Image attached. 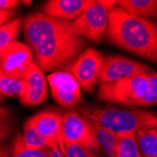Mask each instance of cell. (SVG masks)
<instances>
[{"instance_id":"6da1fadb","label":"cell","mask_w":157,"mask_h":157,"mask_svg":"<svg viewBox=\"0 0 157 157\" xmlns=\"http://www.w3.org/2000/svg\"><path fill=\"white\" fill-rule=\"evenodd\" d=\"M73 22L33 12L24 21L25 38L42 73L58 72L77 59L87 45L73 28Z\"/></svg>"},{"instance_id":"7a4b0ae2","label":"cell","mask_w":157,"mask_h":157,"mask_svg":"<svg viewBox=\"0 0 157 157\" xmlns=\"http://www.w3.org/2000/svg\"><path fill=\"white\" fill-rule=\"evenodd\" d=\"M107 37L112 44L157 63V23L115 7L109 14Z\"/></svg>"},{"instance_id":"3957f363","label":"cell","mask_w":157,"mask_h":157,"mask_svg":"<svg viewBox=\"0 0 157 157\" xmlns=\"http://www.w3.org/2000/svg\"><path fill=\"white\" fill-rule=\"evenodd\" d=\"M81 115L95 121L117 136L136 134L155 128L157 116L149 110L114 106H86L79 108Z\"/></svg>"},{"instance_id":"277c9868","label":"cell","mask_w":157,"mask_h":157,"mask_svg":"<svg viewBox=\"0 0 157 157\" xmlns=\"http://www.w3.org/2000/svg\"><path fill=\"white\" fill-rule=\"evenodd\" d=\"M119 0H98L73 23V28L81 37L93 42L100 41L107 34L110 11L118 7Z\"/></svg>"},{"instance_id":"5b68a950","label":"cell","mask_w":157,"mask_h":157,"mask_svg":"<svg viewBox=\"0 0 157 157\" xmlns=\"http://www.w3.org/2000/svg\"><path fill=\"white\" fill-rule=\"evenodd\" d=\"M150 88L148 75L100 84L97 97L100 101L134 106Z\"/></svg>"},{"instance_id":"8992f818","label":"cell","mask_w":157,"mask_h":157,"mask_svg":"<svg viewBox=\"0 0 157 157\" xmlns=\"http://www.w3.org/2000/svg\"><path fill=\"white\" fill-rule=\"evenodd\" d=\"M62 137L63 142L82 145L95 154L101 151L90 121L77 111L69 110L63 114Z\"/></svg>"},{"instance_id":"52a82bcc","label":"cell","mask_w":157,"mask_h":157,"mask_svg":"<svg viewBox=\"0 0 157 157\" xmlns=\"http://www.w3.org/2000/svg\"><path fill=\"white\" fill-rule=\"evenodd\" d=\"M104 59L99 51L87 48L68 67V72L76 78L84 91L91 92L95 83L100 79Z\"/></svg>"},{"instance_id":"ba28073f","label":"cell","mask_w":157,"mask_h":157,"mask_svg":"<svg viewBox=\"0 0 157 157\" xmlns=\"http://www.w3.org/2000/svg\"><path fill=\"white\" fill-rule=\"evenodd\" d=\"M1 75L24 79L34 62L31 48L21 41L15 40L0 51Z\"/></svg>"},{"instance_id":"9c48e42d","label":"cell","mask_w":157,"mask_h":157,"mask_svg":"<svg viewBox=\"0 0 157 157\" xmlns=\"http://www.w3.org/2000/svg\"><path fill=\"white\" fill-rule=\"evenodd\" d=\"M151 70L146 65L121 56H108L104 59L100 84L112 83L125 78L149 75Z\"/></svg>"},{"instance_id":"30bf717a","label":"cell","mask_w":157,"mask_h":157,"mask_svg":"<svg viewBox=\"0 0 157 157\" xmlns=\"http://www.w3.org/2000/svg\"><path fill=\"white\" fill-rule=\"evenodd\" d=\"M47 81L56 104L64 107H72L81 103V86L72 74L58 71L49 75Z\"/></svg>"},{"instance_id":"8fae6325","label":"cell","mask_w":157,"mask_h":157,"mask_svg":"<svg viewBox=\"0 0 157 157\" xmlns=\"http://www.w3.org/2000/svg\"><path fill=\"white\" fill-rule=\"evenodd\" d=\"M45 137L53 151H59L63 144V115L55 111H41L26 121Z\"/></svg>"},{"instance_id":"7c38bea8","label":"cell","mask_w":157,"mask_h":157,"mask_svg":"<svg viewBox=\"0 0 157 157\" xmlns=\"http://www.w3.org/2000/svg\"><path fill=\"white\" fill-rule=\"evenodd\" d=\"M25 88L19 96L20 102L25 106L41 104L47 97V82L44 74L34 63L24 78Z\"/></svg>"},{"instance_id":"4fadbf2b","label":"cell","mask_w":157,"mask_h":157,"mask_svg":"<svg viewBox=\"0 0 157 157\" xmlns=\"http://www.w3.org/2000/svg\"><path fill=\"white\" fill-rule=\"evenodd\" d=\"M94 2L93 0H49L42 7V12L56 19L74 22Z\"/></svg>"},{"instance_id":"5bb4252c","label":"cell","mask_w":157,"mask_h":157,"mask_svg":"<svg viewBox=\"0 0 157 157\" xmlns=\"http://www.w3.org/2000/svg\"><path fill=\"white\" fill-rule=\"evenodd\" d=\"M118 7L138 17L157 19V0H119Z\"/></svg>"},{"instance_id":"9a60e30c","label":"cell","mask_w":157,"mask_h":157,"mask_svg":"<svg viewBox=\"0 0 157 157\" xmlns=\"http://www.w3.org/2000/svg\"><path fill=\"white\" fill-rule=\"evenodd\" d=\"M94 129L97 141L108 157H119L118 153V136L108 131L99 123L90 121Z\"/></svg>"},{"instance_id":"2e32d148","label":"cell","mask_w":157,"mask_h":157,"mask_svg":"<svg viewBox=\"0 0 157 157\" xmlns=\"http://www.w3.org/2000/svg\"><path fill=\"white\" fill-rule=\"evenodd\" d=\"M137 145L142 157H157V131L155 128L138 131Z\"/></svg>"},{"instance_id":"e0dca14e","label":"cell","mask_w":157,"mask_h":157,"mask_svg":"<svg viewBox=\"0 0 157 157\" xmlns=\"http://www.w3.org/2000/svg\"><path fill=\"white\" fill-rule=\"evenodd\" d=\"M119 157H142L136 134H125L118 136Z\"/></svg>"},{"instance_id":"ac0fdd59","label":"cell","mask_w":157,"mask_h":157,"mask_svg":"<svg viewBox=\"0 0 157 157\" xmlns=\"http://www.w3.org/2000/svg\"><path fill=\"white\" fill-rule=\"evenodd\" d=\"M50 148L28 149L24 141L22 135H17L12 144V157H48Z\"/></svg>"},{"instance_id":"d6986e66","label":"cell","mask_w":157,"mask_h":157,"mask_svg":"<svg viewBox=\"0 0 157 157\" xmlns=\"http://www.w3.org/2000/svg\"><path fill=\"white\" fill-rule=\"evenodd\" d=\"M21 17H15L0 27V51L15 41L21 27Z\"/></svg>"},{"instance_id":"ffe728a7","label":"cell","mask_w":157,"mask_h":157,"mask_svg":"<svg viewBox=\"0 0 157 157\" xmlns=\"http://www.w3.org/2000/svg\"><path fill=\"white\" fill-rule=\"evenodd\" d=\"M24 141L28 149H44L50 148L51 144L49 141L42 136L33 126L28 124L27 122L24 125Z\"/></svg>"},{"instance_id":"44dd1931","label":"cell","mask_w":157,"mask_h":157,"mask_svg":"<svg viewBox=\"0 0 157 157\" xmlns=\"http://www.w3.org/2000/svg\"><path fill=\"white\" fill-rule=\"evenodd\" d=\"M25 88L24 79L1 75L0 76V91L3 96H20Z\"/></svg>"},{"instance_id":"7402d4cb","label":"cell","mask_w":157,"mask_h":157,"mask_svg":"<svg viewBox=\"0 0 157 157\" xmlns=\"http://www.w3.org/2000/svg\"><path fill=\"white\" fill-rule=\"evenodd\" d=\"M148 78L150 81L149 90L144 95V97L138 100L134 106L146 107L157 105V73L151 71L148 75Z\"/></svg>"},{"instance_id":"603a6c76","label":"cell","mask_w":157,"mask_h":157,"mask_svg":"<svg viewBox=\"0 0 157 157\" xmlns=\"http://www.w3.org/2000/svg\"><path fill=\"white\" fill-rule=\"evenodd\" d=\"M64 157H100L89 149L82 145L75 143L63 142L62 146L59 148Z\"/></svg>"},{"instance_id":"cb8c5ba5","label":"cell","mask_w":157,"mask_h":157,"mask_svg":"<svg viewBox=\"0 0 157 157\" xmlns=\"http://www.w3.org/2000/svg\"><path fill=\"white\" fill-rule=\"evenodd\" d=\"M14 14H15L14 10H0V24L1 25L12 20L11 18H13Z\"/></svg>"},{"instance_id":"d4e9b609","label":"cell","mask_w":157,"mask_h":157,"mask_svg":"<svg viewBox=\"0 0 157 157\" xmlns=\"http://www.w3.org/2000/svg\"><path fill=\"white\" fill-rule=\"evenodd\" d=\"M22 1L19 0H1L0 1V10H13Z\"/></svg>"},{"instance_id":"484cf974","label":"cell","mask_w":157,"mask_h":157,"mask_svg":"<svg viewBox=\"0 0 157 157\" xmlns=\"http://www.w3.org/2000/svg\"><path fill=\"white\" fill-rule=\"evenodd\" d=\"M48 157H64V155H63V153L61 152L60 150L59 151H53L51 149Z\"/></svg>"},{"instance_id":"4316f807","label":"cell","mask_w":157,"mask_h":157,"mask_svg":"<svg viewBox=\"0 0 157 157\" xmlns=\"http://www.w3.org/2000/svg\"><path fill=\"white\" fill-rule=\"evenodd\" d=\"M0 157H9L8 156V152L5 150L4 147H1V152H0Z\"/></svg>"},{"instance_id":"83f0119b","label":"cell","mask_w":157,"mask_h":157,"mask_svg":"<svg viewBox=\"0 0 157 157\" xmlns=\"http://www.w3.org/2000/svg\"><path fill=\"white\" fill-rule=\"evenodd\" d=\"M22 3H25V5H30V3H31V1H22Z\"/></svg>"},{"instance_id":"f1b7e54d","label":"cell","mask_w":157,"mask_h":157,"mask_svg":"<svg viewBox=\"0 0 157 157\" xmlns=\"http://www.w3.org/2000/svg\"><path fill=\"white\" fill-rule=\"evenodd\" d=\"M155 129H156V131H157V123H156V125H155Z\"/></svg>"},{"instance_id":"f546056e","label":"cell","mask_w":157,"mask_h":157,"mask_svg":"<svg viewBox=\"0 0 157 157\" xmlns=\"http://www.w3.org/2000/svg\"><path fill=\"white\" fill-rule=\"evenodd\" d=\"M156 116H157V114H156Z\"/></svg>"}]
</instances>
